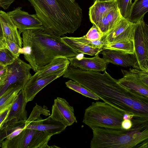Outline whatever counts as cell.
<instances>
[{"label":"cell","instance_id":"cell-1","mask_svg":"<svg viewBox=\"0 0 148 148\" xmlns=\"http://www.w3.org/2000/svg\"><path fill=\"white\" fill-rule=\"evenodd\" d=\"M63 77L76 82L116 108L136 117L148 119V97L120 84L106 70H84L71 66Z\"/></svg>","mask_w":148,"mask_h":148},{"label":"cell","instance_id":"cell-2","mask_svg":"<svg viewBox=\"0 0 148 148\" xmlns=\"http://www.w3.org/2000/svg\"><path fill=\"white\" fill-rule=\"evenodd\" d=\"M22 35L21 54L35 72L56 58L69 60L81 53L68 46L60 36L49 34L43 27L26 30Z\"/></svg>","mask_w":148,"mask_h":148},{"label":"cell","instance_id":"cell-3","mask_svg":"<svg viewBox=\"0 0 148 148\" xmlns=\"http://www.w3.org/2000/svg\"><path fill=\"white\" fill-rule=\"evenodd\" d=\"M49 34L60 36L80 26L82 10L74 0H28Z\"/></svg>","mask_w":148,"mask_h":148},{"label":"cell","instance_id":"cell-4","mask_svg":"<svg viewBox=\"0 0 148 148\" xmlns=\"http://www.w3.org/2000/svg\"><path fill=\"white\" fill-rule=\"evenodd\" d=\"M129 130L93 127L91 148H148V119L134 117Z\"/></svg>","mask_w":148,"mask_h":148},{"label":"cell","instance_id":"cell-5","mask_svg":"<svg viewBox=\"0 0 148 148\" xmlns=\"http://www.w3.org/2000/svg\"><path fill=\"white\" fill-rule=\"evenodd\" d=\"M125 113L105 102H93L85 110L82 122L91 129H122Z\"/></svg>","mask_w":148,"mask_h":148},{"label":"cell","instance_id":"cell-6","mask_svg":"<svg viewBox=\"0 0 148 148\" xmlns=\"http://www.w3.org/2000/svg\"><path fill=\"white\" fill-rule=\"evenodd\" d=\"M134 24V54L139 69L148 72V26L143 19Z\"/></svg>","mask_w":148,"mask_h":148},{"label":"cell","instance_id":"cell-7","mask_svg":"<svg viewBox=\"0 0 148 148\" xmlns=\"http://www.w3.org/2000/svg\"><path fill=\"white\" fill-rule=\"evenodd\" d=\"M49 116L66 127L77 122L73 107L62 97H58L54 99L51 113Z\"/></svg>","mask_w":148,"mask_h":148},{"label":"cell","instance_id":"cell-8","mask_svg":"<svg viewBox=\"0 0 148 148\" xmlns=\"http://www.w3.org/2000/svg\"><path fill=\"white\" fill-rule=\"evenodd\" d=\"M7 13L16 27L20 35L28 29L43 27L36 14H29L22 10L21 7H18Z\"/></svg>","mask_w":148,"mask_h":148},{"label":"cell","instance_id":"cell-9","mask_svg":"<svg viewBox=\"0 0 148 148\" xmlns=\"http://www.w3.org/2000/svg\"><path fill=\"white\" fill-rule=\"evenodd\" d=\"M134 23L122 17L111 30L103 35V45L124 39L134 40Z\"/></svg>","mask_w":148,"mask_h":148},{"label":"cell","instance_id":"cell-10","mask_svg":"<svg viewBox=\"0 0 148 148\" xmlns=\"http://www.w3.org/2000/svg\"><path fill=\"white\" fill-rule=\"evenodd\" d=\"M66 68L61 69L35 80L29 79L22 89L26 102L32 101L44 88L53 80L63 76Z\"/></svg>","mask_w":148,"mask_h":148},{"label":"cell","instance_id":"cell-11","mask_svg":"<svg viewBox=\"0 0 148 148\" xmlns=\"http://www.w3.org/2000/svg\"><path fill=\"white\" fill-rule=\"evenodd\" d=\"M26 102L22 89L18 93L12 104L7 116L3 122L0 131L6 126L21 121H26L27 119L26 110Z\"/></svg>","mask_w":148,"mask_h":148},{"label":"cell","instance_id":"cell-12","mask_svg":"<svg viewBox=\"0 0 148 148\" xmlns=\"http://www.w3.org/2000/svg\"><path fill=\"white\" fill-rule=\"evenodd\" d=\"M70 65L75 68L88 71L97 72L106 70L108 63L98 54L92 58H86L81 53L78 56L69 59Z\"/></svg>","mask_w":148,"mask_h":148},{"label":"cell","instance_id":"cell-13","mask_svg":"<svg viewBox=\"0 0 148 148\" xmlns=\"http://www.w3.org/2000/svg\"><path fill=\"white\" fill-rule=\"evenodd\" d=\"M103 58L108 63L124 67L138 68L134 54L124 53L113 50L104 49L101 52Z\"/></svg>","mask_w":148,"mask_h":148},{"label":"cell","instance_id":"cell-14","mask_svg":"<svg viewBox=\"0 0 148 148\" xmlns=\"http://www.w3.org/2000/svg\"><path fill=\"white\" fill-rule=\"evenodd\" d=\"M66 127L49 116L45 119H43L41 117L34 121L25 123V128L43 131L53 136L60 133Z\"/></svg>","mask_w":148,"mask_h":148},{"label":"cell","instance_id":"cell-15","mask_svg":"<svg viewBox=\"0 0 148 148\" xmlns=\"http://www.w3.org/2000/svg\"><path fill=\"white\" fill-rule=\"evenodd\" d=\"M0 21L3 38L14 42L20 48H22V38L18 33L16 27L7 13L1 10H0Z\"/></svg>","mask_w":148,"mask_h":148},{"label":"cell","instance_id":"cell-16","mask_svg":"<svg viewBox=\"0 0 148 148\" xmlns=\"http://www.w3.org/2000/svg\"><path fill=\"white\" fill-rule=\"evenodd\" d=\"M117 8L116 0H95L89 8L90 21L92 24H95L103 16L112 10Z\"/></svg>","mask_w":148,"mask_h":148},{"label":"cell","instance_id":"cell-17","mask_svg":"<svg viewBox=\"0 0 148 148\" xmlns=\"http://www.w3.org/2000/svg\"><path fill=\"white\" fill-rule=\"evenodd\" d=\"M121 71L123 75V77L118 80L120 84L148 97V86L140 81L129 70L121 69Z\"/></svg>","mask_w":148,"mask_h":148},{"label":"cell","instance_id":"cell-18","mask_svg":"<svg viewBox=\"0 0 148 148\" xmlns=\"http://www.w3.org/2000/svg\"><path fill=\"white\" fill-rule=\"evenodd\" d=\"M70 61L66 58H56L49 64L39 68L29 79L35 80L54 73L61 69L66 68L70 65Z\"/></svg>","mask_w":148,"mask_h":148},{"label":"cell","instance_id":"cell-19","mask_svg":"<svg viewBox=\"0 0 148 148\" xmlns=\"http://www.w3.org/2000/svg\"><path fill=\"white\" fill-rule=\"evenodd\" d=\"M62 40L77 52L90 56H95L103 50L102 48H94L77 40L76 37L64 36Z\"/></svg>","mask_w":148,"mask_h":148},{"label":"cell","instance_id":"cell-20","mask_svg":"<svg viewBox=\"0 0 148 148\" xmlns=\"http://www.w3.org/2000/svg\"><path fill=\"white\" fill-rule=\"evenodd\" d=\"M121 17L118 9H115L103 16L95 25L104 35L111 30Z\"/></svg>","mask_w":148,"mask_h":148},{"label":"cell","instance_id":"cell-21","mask_svg":"<svg viewBox=\"0 0 148 148\" xmlns=\"http://www.w3.org/2000/svg\"><path fill=\"white\" fill-rule=\"evenodd\" d=\"M148 11V0H135L132 3L127 20L135 23L143 19Z\"/></svg>","mask_w":148,"mask_h":148},{"label":"cell","instance_id":"cell-22","mask_svg":"<svg viewBox=\"0 0 148 148\" xmlns=\"http://www.w3.org/2000/svg\"><path fill=\"white\" fill-rule=\"evenodd\" d=\"M103 49H108L120 51L125 53L134 54V40L124 39L110 44L103 45Z\"/></svg>","mask_w":148,"mask_h":148},{"label":"cell","instance_id":"cell-23","mask_svg":"<svg viewBox=\"0 0 148 148\" xmlns=\"http://www.w3.org/2000/svg\"><path fill=\"white\" fill-rule=\"evenodd\" d=\"M26 121H18L0 131V145L5 140L12 139L21 132L25 128Z\"/></svg>","mask_w":148,"mask_h":148},{"label":"cell","instance_id":"cell-24","mask_svg":"<svg viewBox=\"0 0 148 148\" xmlns=\"http://www.w3.org/2000/svg\"><path fill=\"white\" fill-rule=\"evenodd\" d=\"M23 89L20 86H13L4 93L0 97V113L12 106L19 92Z\"/></svg>","mask_w":148,"mask_h":148},{"label":"cell","instance_id":"cell-25","mask_svg":"<svg viewBox=\"0 0 148 148\" xmlns=\"http://www.w3.org/2000/svg\"><path fill=\"white\" fill-rule=\"evenodd\" d=\"M68 88L77 92L86 97L95 100H98L100 98L95 94L90 91L78 83L70 80L65 83Z\"/></svg>","mask_w":148,"mask_h":148},{"label":"cell","instance_id":"cell-26","mask_svg":"<svg viewBox=\"0 0 148 148\" xmlns=\"http://www.w3.org/2000/svg\"><path fill=\"white\" fill-rule=\"evenodd\" d=\"M41 114L49 116L50 115V111L46 106H44L42 107L36 104L33 108L29 118L26 120L25 123L32 122L40 118Z\"/></svg>","mask_w":148,"mask_h":148},{"label":"cell","instance_id":"cell-27","mask_svg":"<svg viewBox=\"0 0 148 148\" xmlns=\"http://www.w3.org/2000/svg\"><path fill=\"white\" fill-rule=\"evenodd\" d=\"M116 1L121 16L127 20L132 3V0H116Z\"/></svg>","mask_w":148,"mask_h":148},{"label":"cell","instance_id":"cell-28","mask_svg":"<svg viewBox=\"0 0 148 148\" xmlns=\"http://www.w3.org/2000/svg\"><path fill=\"white\" fill-rule=\"evenodd\" d=\"M16 59L7 48L0 50V64L7 66L12 64Z\"/></svg>","mask_w":148,"mask_h":148},{"label":"cell","instance_id":"cell-29","mask_svg":"<svg viewBox=\"0 0 148 148\" xmlns=\"http://www.w3.org/2000/svg\"><path fill=\"white\" fill-rule=\"evenodd\" d=\"M84 36L88 40L94 41L102 39L103 34L98 27L94 24Z\"/></svg>","mask_w":148,"mask_h":148},{"label":"cell","instance_id":"cell-30","mask_svg":"<svg viewBox=\"0 0 148 148\" xmlns=\"http://www.w3.org/2000/svg\"><path fill=\"white\" fill-rule=\"evenodd\" d=\"M6 48L8 49L16 59L21 54L20 48L14 42L4 38H3Z\"/></svg>","mask_w":148,"mask_h":148},{"label":"cell","instance_id":"cell-31","mask_svg":"<svg viewBox=\"0 0 148 148\" xmlns=\"http://www.w3.org/2000/svg\"><path fill=\"white\" fill-rule=\"evenodd\" d=\"M129 71L140 81L148 86V72L138 68L130 69Z\"/></svg>","mask_w":148,"mask_h":148},{"label":"cell","instance_id":"cell-32","mask_svg":"<svg viewBox=\"0 0 148 148\" xmlns=\"http://www.w3.org/2000/svg\"><path fill=\"white\" fill-rule=\"evenodd\" d=\"M132 119H125L121 123V128L122 129L127 130L130 129L133 124Z\"/></svg>","mask_w":148,"mask_h":148},{"label":"cell","instance_id":"cell-33","mask_svg":"<svg viewBox=\"0 0 148 148\" xmlns=\"http://www.w3.org/2000/svg\"><path fill=\"white\" fill-rule=\"evenodd\" d=\"M11 106L4 110L0 113V130L3 122L7 116Z\"/></svg>","mask_w":148,"mask_h":148},{"label":"cell","instance_id":"cell-34","mask_svg":"<svg viewBox=\"0 0 148 148\" xmlns=\"http://www.w3.org/2000/svg\"><path fill=\"white\" fill-rule=\"evenodd\" d=\"M15 0H0V8L6 10Z\"/></svg>","mask_w":148,"mask_h":148},{"label":"cell","instance_id":"cell-35","mask_svg":"<svg viewBox=\"0 0 148 148\" xmlns=\"http://www.w3.org/2000/svg\"><path fill=\"white\" fill-rule=\"evenodd\" d=\"M7 71V66L3 69L0 70V85H1L6 77Z\"/></svg>","mask_w":148,"mask_h":148},{"label":"cell","instance_id":"cell-36","mask_svg":"<svg viewBox=\"0 0 148 148\" xmlns=\"http://www.w3.org/2000/svg\"><path fill=\"white\" fill-rule=\"evenodd\" d=\"M5 48H6V47L3 39L0 38V50Z\"/></svg>","mask_w":148,"mask_h":148},{"label":"cell","instance_id":"cell-37","mask_svg":"<svg viewBox=\"0 0 148 148\" xmlns=\"http://www.w3.org/2000/svg\"><path fill=\"white\" fill-rule=\"evenodd\" d=\"M3 38L2 28L0 21V38L3 39Z\"/></svg>","mask_w":148,"mask_h":148},{"label":"cell","instance_id":"cell-38","mask_svg":"<svg viewBox=\"0 0 148 148\" xmlns=\"http://www.w3.org/2000/svg\"><path fill=\"white\" fill-rule=\"evenodd\" d=\"M6 66L0 64V70L3 69Z\"/></svg>","mask_w":148,"mask_h":148},{"label":"cell","instance_id":"cell-39","mask_svg":"<svg viewBox=\"0 0 148 148\" xmlns=\"http://www.w3.org/2000/svg\"><path fill=\"white\" fill-rule=\"evenodd\" d=\"M98 0L101 1H110V0Z\"/></svg>","mask_w":148,"mask_h":148},{"label":"cell","instance_id":"cell-40","mask_svg":"<svg viewBox=\"0 0 148 148\" xmlns=\"http://www.w3.org/2000/svg\"><path fill=\"white\" fill-rule=\"evenodd\" d=\"M1 89V86L0 85V91Z\"/></svg>","mask_w":148,"mask_h":148}]
</instances>
